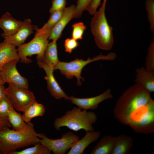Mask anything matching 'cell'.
<instances>
[{"instance_id": "6da1fadb", "label": "cell", "mask_w": 154, "mask_h": 154, "mask_svg": "<svg viewBox=\"0 0 154 154\" xmlns=\"http://www.w3.org/2000/svg\"><path fill=\"white\" fill-rule=\"evenodd\" d=\"M113 112L118 121L135 132H154V101L141 84L135 83L125 90L116 101Z\"/></svg>"}, {"instance_id": "7a4b0ae2", "label": "cell", "mask_w": 154, "mask_h": 154, "mask_svg": "<svg viewBox=\"0 0 154 154\" xmlns=\"http://www.w3.org/2000/svg\"><path fill=\"white\" fill-rule=\"evenodd\" d=\"M21 130L11 129L9 127L0 131V151L3 154L39 143L40 138L45 136L35 131L31 122L27 123Z\"/></svg>"}, {"instance_id": "3957f363", "label": "cell", "mask_w": 154, "mask_h": 154, "mask_svg": "<svg viewBox=\"0 0 154 154\" xmlns=\"http://www.w3.org/2000/svg\"><path fill=\"white\" fill-rule=\"evenodd\" d=\"M97 120V116L94 112L74 107L63 116L55 119L54 126L58 131H60L61 127H66L76 131L81 129L92 131H94L93 124Z\"/></svg>"}, {"instance_id": "277c9868", "label": "cell", "mask_w": 154, "mask_h": 154, "mask_svg": "<svg viewBox=\"0 0 154 154\" xmlns=\"http://www.w3.org/2000/svg\"><path fill=\"white\" fill-rule=\"evenodd\" d=\"M107 0H103L99 10L94 15L91 22V30L95 43L100 48L110 50L114 44L112 28L109 25L105 15Z\"/></svg>"}, {"instance_id": "5b68a950", "label": "cell", "mask_w": 154, "mask_h": 154, "mask_svg": "<svg viewBox=\"0 0 154 154\" xmlns=\"http://www.w3.org/2000/svg\"><path fill=\"white\" fill-rule=\"evenodd\" d=\"M51 29L43 30L37 27L33 38L28 43L18 47V53L21 62L31 63L32 60L27 57L35 54L37 55V61L43 60L44 52L48 43Z\"/></svg>"}, {"instance_id": "8992f818", "label": "cell", "mask_w": 154, "mask_h": 154, "mask_svg": "<svg viewBox=\"0 0 154 154\" xmlns=\"http://www.w3.org/2000/svg\"><path fill=\"white\" fill-rule=\"evenodd\" d=\"M116 57L115 53L111 52L107 55H98L92 59L89 57L86 60L77 58L69 62L60 61L54 67V70H59L60 73L68 79H71L75 77L77 79V85L80 86L82 84L80 79L84 80L81 76V73L85 66L89 63L99 60H113Z\"/></svg>"}, {"instance_id": "52a82bcc", "label": "cell", "mask_w": 154, "mask_h": 154, "mask_svg": "<svg viewBox=\"0 0 154 154\" xmlns=\"http://www.w3.org/2000/svg\"><path fill=\"white\" fill-rule=\"evenodd\" d=\"M5 93L13 108L20 112H23L30 104L37 102L33 92L28 89L9 84Z\"/></svg>"}, {"instance_id": "ba28073f", "label": "cell", "mask_w": 154, "mask_h": 154, "mask_svg": "<svg viewBox=\"0 0 154 154\" xmlns=\"http://www.w3.org/2000/svg\"><path fill=\"white\" fill-rule=\"evenodd\" d=\"M79 139L78 136L70 131L62 134L58 139H50L45 136L40 138V142L54 154H64Z\"/></svg>"}, {"instance_id": "9c48e42d", "label": "cell", "mask_w": 154, "mask_h": 154, "mask_svg": "<svg viewBox=\"0 0 154 154\" xmlns=\"http://www.w3.org/2000/svg\"><path fill=\"white\" fill-rule=\"evenodd\" d=\"M20 60L19 59L14 60L5 64L0 70L2 77L5 83L28 89L27 80L21 75L16 68L17 63Z\"/></svg>"}, {"instance_id": "30bf717a", "label": "cell", "mask_w": 154, "mask_h": 154, "mask_svg": "<svg viewBox=\"0 0 154 154\" xmlns=\"http://www.w3.org/2000/svg\"><path fill=\"white\" fill-rule=\"evenodd\" d=\"M37 61L39 67L43 68L45 72L46 76L44 77V79L47 82V89L51 95L57 100L64 98L68 100L69 96L62 89L54 76L53 69L43 60Z\"/></svg>"}, {"instance_id": "8fae6325", "label": "cell", "mask_w": 154, "mask_h": 154, "mask_svg": "<svg viewBox=\"0 0 154 154\" xmlns=\"http://www.w3.org/2000/svg\"><path fill=\"white\" fill-rule=\"evenodd\" d=\"M113 98L111 90L108 89L103 93L95 96L80 98L71 96L69 97L68 100L82 109L95 110L98 108V104L100 103L105 100Z\"/></svg>"}, {"instance_id": "7c38bea8", "label": "cell", "mask_w": 154, "mask_h": 154, "mask_svg": "<svg viewBox=\"0 0 154 154\" xmlns=\"http://www.w3.org/2000/svg\"><path fill=\"white\" fill-rule=\"evenodd\" d=\"M37 27L32 24L30 19H25L18 31L14 34L4 38L3 41L18 47L24 43L27 37L34 33Z\"/></svg>"}, {"instance_id": "4fadbf2b", "label": "cell", "mask_w": 154, "mask_h": 154, "mask_svg": "<svg viewBox=\"0 0 154 154\" xmlns=\"http://www.w3.org/2000/svg\"><path fill=\"white\" fill-rule=\"evenodd\" d=\"M75 7L76 5H73L65 7L62 17L52 28L48 40L56 41L61 37L64 29L73 18Z\"/></svg>"}, {"instance_id": "5bb4252c", "label": "cell", "mask_w": 154, "mask_h": 154, "mask_svg": "<svg viewBox=\"0 0 154 154\" xmlns=\"http://www.w3.org/2000/svg\"><path fill=\"white\" fill-rule=\"evenodd\" d=\"M100 132L94 131L86 132L84 136L78 139L72 145L67 154H83L85 149L90 144L97 140Z\"/></svg>"}, {"instance_id": "9a60e30c", "label": "cell", "mask_w": 154, "mask_h": 154, "mask_svg": "<svg viewBox=\"0 0 154 154\" xmlns=\"http://www.w3.org/2000/svg\"><path fill=\"white\" fill-rule=\"evenodd\" d=\"M22 21L17 20L11 14L7 12L0 18V28L3 31L1 34L3 38L16 33L20 27Z\"/></svg>"}, {"instance_id": "2e32d148", "label": "cell", "mask_w": 154, "mask_h": 154, "mask_svg": "<svg viewBox=\"0 0 154 154\" xmlns=\"http://www.w3.org/2000/svg\"><path fill=\"white\" fill-rule=\"evenodd\" d=\"M136 83L142 85L150 93L154 92V71H149L141 67L136 70Z\"/></svg>"}, {"instance_id": "e0dca14e", "label": "cell", "mask_w": 154, "mask_h": 154, "mask_svg": "<svg viewBox=\"0 0 154 154\" xmlns=\"http://www.w3.org/2000/svg\"><path fill=\"white\" fill-rule=\"evenodd\" d=\"M133 141L130 136L120 135L116 137L111 154H128L133 146Z\"/></svg>"}, {"instance_id": "ac0fdd59", "label": "cell", "mask_w": 154, "mask_h": 154, "mask_svg": "<svg viewBox=\"0 0 154 154\" xmlns=\"http://www.w3.org/2000/svg\"><path fill=\"white\" fill-rule=\"evenodd\" d=\"M20 59L16 47L4 41L0 43V70L8 62Z\"/></svg>"}, {"instance_id": "d6986e66", "label": "cell", "mask_w": 154, "mask_h": 154, "mask_svg": "<svg viewBox=\"0 0 154 154\" xmlns=\"http://www.w3.org/2000/svg\"><path fill=\"white\" fill-rule=\"evenodd\" d=\"M43 61L54 71V67L60 61L58 58L56 41L48 43L44 52Z\"/></svg>"}, {"instance_id": "ffe728a7", "label": "cell", "mask_w": 154, "mask_h": 154, "mask_svg": "<svg viewBox=\"0 0 154 154\" xmlns=\"http://www.w3.org/2000/svg\"><path fill=\"white\" fill-rule=\"evenodd\" d=\"M116 137H103L93 148L90 154H111Z\"/></svg>"}, {"instance_id": "44dd1931", "label": "cell", "mask_w": 154, "mask_h": 154, "mask_svg": "<svg viewBox=\"0 0 154 154\" xmlns=\"http://www.w3.org/2000/svg\"><path fill=\"white\" fill-rule=\"evenodd\" d=\"M45 112L44 106L37 102L30 104L23 112V115L24 121L26 123L31 122L33 118L42 116Z\"/></svg>"}, {"instance_id": "7402d4cb", "label": "cell", "mask_w": 154, "mask_h": 154, "mask_svg": "<svg viewBox=\"0 0 154 154\" xmlns=\"http://www.w3.org/2000/svg\"><path fill=\"white\" fill-rule=\"evenodd\" d=\"M7 117L13 129L21 130L26 127L27 123L24 121L23 115L16 112L13 106L9 111Z\"/></svg>"}, {"instance_id": "603a6c76", "label": "cell", "mask_w": 154, "mask_h": 154, "mask_svg": "<svg viewBox=\"0 0 154 154\" xmlns=\"http://www.w3.org/2000/svg\"><path fill=\"white\" fill-rule=\"evenodd\" d=\"M33 147L20 151L10 152L9 154H50L51 151L40 142L34 144Z\"/></svg>"}, {"instance_id": "cb8c5ba5", "label": "cell", "mask_w": 154, "mask_h": 154, "mask_svg": "<svg viewBox=\"0 0 154 154\" xmlns=\"http://www.w3.org/2000/svg\"><path fill=\"white\" fill-rule=\"evenodd\" d=\"M63 11H56L51 13L48 20L40 29L43 30L51 29L62 17Z\"/></svg>"}, {"instance_id": "d4e9b609", "label": "cell", "mask_w": 154, "mask_h": 154, "mask_svg": "<svg viewBox=\"0 0 154 154\" xmlns=\"http://www.w3.org/2000/svg\"><path fill=\"white\" fill-rule=\"evenodd\" d=\"M145 68L149 71H154V40L149 46L145 64Z\"/></svg>"}, {"instance_id": "484cf974", "label": "cell", "mask_w": 154, "mask_h": 154, "mask_svg": "<svg viewBox=\"0 0 154 154\" xmlns=\"http://www.w3.org/2000/svg\"><path fill=\"white\" fill-rule=\"evenodd\" d=\"M72 38L78 40L82 39L86 27L82 22L74 23L72 25Z\"/></svg>"}, {"instance_id": "4316f807", "label": "cell", "mask_w": 154, "mask_h": 154, "mask_svg": "<svg viewBox=\"0 0 154 154\" xmlns=\"http://www.w3.org/2000/svg\"><path fill=\"white\" fill-rule=\"evenodd\" d=\"M146 9L147 13L148 19L150 23L151 31L154 33V0H146Z\"/></svg>"}, {"instance_id": "83f0119b", "label": "cell", "mask_w": 154, "mask_h": 154, "mask_svg": "<svg viewBox=\"0 0 154 154\" xmlns=\"http://www.w3.org/2000/svg\"><path fill=\"white\" fill-rule=\"evenodd\" d=\"M77 5L76 6L74 18L80 17L83 12L87 10L92 0H76Z\"/></svg>"}, {"instance_id": "f1b7e54d", "label": "cell", "mask_w": 154, "mask_h": 154, "mask_svg": "<svg viewBox=\"0 0 154 154\" xmlns=\"http://www.w3.org/2000/svg\"><path fill=\"white\" fill-rule=\"evenodd\" d=\"M12 106L11 103L6 96L0 102V117L8 119L7 115L9 111Z\"/></svg>"}, {"instance_id": "f546056e", "label": "cell", "mask_w": 154, "mask_h": 154, "mask_svg": "<svg viewBox=\"0 0 154 154\" xmlns=\"http://www.w3.org/2000/svg\"><path fill=\"white\" fill-rule=\"evenodd\" d=\"M72 38L66 39L64 42L65 50L66 52L71 53L79 45V42Z\"/></svg>"}, {"instance_id": "4dcf8cb0", "label": "cell", "mask_w": 154, "mask_h": 154, "mask_svg": "<svg viewBox=\"0 0 154 154\" xmlns=\"http://www.w3.org/2000/svg\"><path fill=\"white\" fill-rule=\"evenodd\" d=\"M66 4V0H52L49 12L51 13L56 11L64 10L65 8Z\"/></svg>"}, {"instance_id": "1f68e13d", "label": "cell", "mask_w": 154, "mask_h": 154, "mask_svg": "<svg viewBox=\"0 0 154 154\" xmlns=\"http://www.w3.org/2000/svg\"><path fill=\"white\" fill-rule=\"evenodd\" d=\"M101 0H92L87 10L91 15H94L97 11V9L101 5Z\"/></svg>"}, {"instance_id": "d6a6232c", "label": "cell", "mask_w": 154, "mask_h": 154, "mask_svg": "<svg viewBox=\"0 0 154 154\" xmlns=\"http://www.w3.org/2000/svg\"><path fill=\"white\" fill-rule=\"evenodd\" d=\"M11 127V125L8 119L0 117V131Z\"/></svg>"}, {"instance_id": "836d02e7", "label": "cell", "mask_w": 154, "mask_h": 154, "mask_svg": "<svg viewBox=\"0 0 154 154\" xmlns=\"http://www.w3.org/2000/svg\"><path fill=\"white\" fill-rule=\"evenodd\" d=\"M5 88L4 85H0V102L7 96L5 93Z\"/></svg>"}, {"instance_id": "e575fe53", "label": "cell", "mask_w": 154, "mask_h": 154, "mask_svg": "<svg viewBox=\"0 0 154 154\" xmlns=\"http://www.w3.org/2000/svg\"><path fill=\"white\" fill-rule=\"evenodd\" d=\"M5 83V82L4 81L2 77L1 73L0 70V85H4Z\"/></svg>"}, {"instance_id": "d590c367", "label": "cell", "mask_w": 154, "mask_h": 154, "mask_svg": "<svg viewBox=\"0 0 154 154\" xmlns=\"http://www.w3.org/2000/svg\"><path fill=\"white\" fill-rule=\"evenodd\" d=\"M1 153H1V151H0V154H1Z\"/></svg>"}]
</instances>
